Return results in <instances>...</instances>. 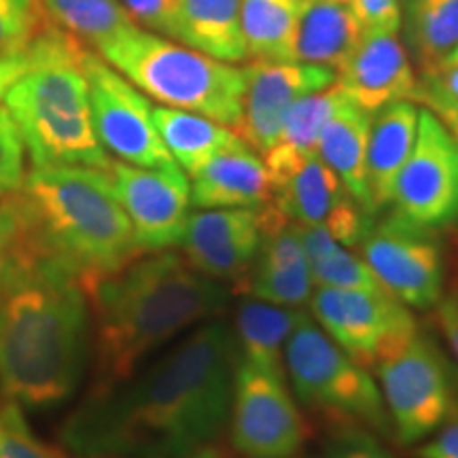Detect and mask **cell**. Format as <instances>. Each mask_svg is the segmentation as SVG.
Instances as JSON below:
<instances>
[{"instance_id": "30bf717a", "label": "cell", "mask_w": 458, "mask_h": 458, "mask_svg": "<svg viewBox=\"0 0 458 458\" xmlns=\"http://www.w3.org/2000/svg\"><path fill=\"white\" fill-rule=\"evenodd\" d=\"M360 259L382 289L416 310H431L444 295V249L435 229L416 225L393 210L371 223L359 242Z\"/></svg>"}, {"instance_id": "d6986e66", "label": "cell", "mask_w": 458, "mask_h": 458, "mask_svg": "<svg viewBox=\"0 0 458 458\" xmlns=\"http://www.w3.org/2000/svg\"><path fill=\"white\" fill-rule=\"evenodd\" d=\"M312 274L303 250L300 225L286 221L263 233L259 255L238 289L255 300L303 308L312 297Z\"/></svg>"}, {"instance_id": "bcb514c9", "label": "cell", "mask_w": 458, "mask_h": 458, "mask_svg": "<svg viewBox=\"0 0 458 458\" xmlns=\"http://www.w3.org/2000/svg\"><path fill=\"white\" fill-rule=\"evenodd\" d=\"M318 3H337V4H352V0H318Z\"/></svg>"}, {"instance_id": "ba28073f", "label": "cell", "mask_w": 458, "mask_h": 458, "mask_svg": "<svg viewBox=\"0 0 458 458\" xmlns=\"http://www.w3.org/2000/svg\"><path fill=\"white\" fill-rule=\"evenodd\" d=\"M374 368L388 420L403 445L431 437L456 410L448 363L420 329Z\"/></svg>"}, {"instance_id": "4316f807", "label": "cell", "mask_w": 458, "mask_h": 458, "mask_svg": "<svg viewBox=\"0 0 458 458\" xmlns=\"http://www.w3.org/2000/svg\"><path fill=\"white\" fill-rule=\"evenodd\" d=\"M153 122L172 159L187 176H191L216 153L242 142L227 125L181 108L153 106Z\"/></svg>"}, {"instance_id": "3957f363", "label": "cell", "mask_w": 458, "mask_h": 458, "mask_svg": "<svg viewBox=\"0 0 458 458\" xmlns=\"http://www.w3.org/2000/svg\"><path fill=\"white\" fill-rule=\"evenodd\" d=\"M94 335V371L88 393H102L130 380L153 352L216 318L229 291L189 266L182 253H140L117 272L85 289Z\"/></svg>"}, {"instance_id": "e0dca14e", "label": "cell", "mask_w": 458, "mask_h": 458, "mask_svg": "<svg viewBox=\"0 0 458 458\" xmlns=\"http://www.w3.org/2000/svg\"><path fill=\"white\" fill-rule=\"evenodd\" d=\"M259 208H199L189 215L181 249L193 270L219 283H240L259 255Z\"/></svg>"}, {"instance_id": "7dc6e473", "label": "cell", "mask_w": 458, "mask_h": 458, "mask_svg": "<svg viewBox=\"0 0 458 458\" xmlns=\"http://www.w3.org/2000/svg\"><path fill=\"white\" fill-rule=\"evenodd\" d=\"M456 246H458V238H456Z\"/></svg>"}, {"instance_id": "4dcf8cb0", "label": "cell", "mask_w": 458, "mask_h": 458, "mask_svg": "<svg viewBox=\"0 0 458 458\" xmlns=\"http://www.w3.org/2000/svg\"><path fill=\"white\" fill-rule=\"evenodd\" d=\"M410 37L425 72L435 71L458 47V0H414Z\"/></svg>"}, {"instance_id": "7c38bea8", "label": "cell", "mask_w": 458, "mask_h": 458, "mask_svg": "<svg viewBox=\"0 0 458 458\" xmlns=\"http://www.w3.org/2000/svg\"><path fill=\"white\" fill-rule=\"evenodd\" d=\"M229 439L240 458H295L306 444V422L286 380L238 359Z\"/></svg>"}, {"instance_id": "e575fe53", "label": "cell", "mask_w": 458, "mask_h": 458, "mask_svg": "<svg viewBox=\"0 0 458 458\" xmlns=\"http://www.w3.org/2000/svg\"><path fill=\"white\" fill-rule=\"evenodd\" d=\"M136 26L176 41L179 38V0H117Z\"/></svg>"}, {"instance_id": "ee69618b", "label": "cell", "mask_w": 458, "mask_h": 458, "mask_svg": "<svg viewBox=\"0 0 458 458\" xmlns=\"http://www.w3.org/2000/svg\"><path fill=\"white\" fill-rule=\"evenodd\" d=\"M189 458H225L223 456V452L216 448V445H206V448H202V450H198L196 454H191Z\"/></svg>"}, {"instance_id": "8992f818", "label": "cell", "mask_w": 458, "mask_h": 458, "mask_svg": "<svg viewBox=\"0 0 458 458\" xmlns=\"http://www.w3.org/2000/svg\"><path fill=\"white\" fill-rule=\"evenodd\" d=\"M96 54L162 106L181 108L236 130L242 117L244 71L131 24Z\"/></svg>"}, {"instance_id": "b9f144b4", "label": "cell", "mask_w": 458, "mask_h": 458, "mask_svg": "<svg viewBox=\"0 0 458 458\" xmlns=\"http://www.w3.org/2000/svg\"><path fill=\"white\" fill-rule=\"evenodd\" d=\"M13 232H15L13 215H11L9 206L0 199V261H3L11 240H13Z\"/></svg>"}, {"instance_id": "7a4b0ae2", "label": "cell", "mask_w": 458, "mask_h": 458, "mask_svg": "<svg viewBox=\"0 0 458 458\" xmlns=\"http://www.w3.org/2000/svg\"><path fill=\"white\" fill-rule=\"evenodd\" d=\"M91 314L83 284L9 244L0 261V386L26 408L64 403L81 382Z\"/></svg>"}, {"instance_id": "7bdbcfd3", "label": "cell", "mask_w": 458, "mask_h": 458, "mask_svg": "<svg viewBox=\"0 0 458 458\" xmlns=\"http://www.w3.org/2000/svg\"><path fill=\"white\" fill-rule=\"evenodd\" d=\"M433 77L442 88L448 91L452 98L458 100V66H439L431 72H425Z\"/></svg>"}, {"instance_id": "f1b7e54d", "label": "cell", "mask_w": 458, "mask_h": 458, "mask_svg": "<svg viewBox=\"0 0 458 458\" xmlns=\"http://www.w3.org/2000/svg\"><path fill=\"white\" fill-rule=\"evenodd\" d=\"M300 233L314 284L331 286V289L385 291L368 263L337 242L327 229L320 225H300Z\"/></svg>"}, {"instance_id": "f35d334b", "label": "cell", "mask_w": 458, "mask_h": 458, "mask_svg": "<svg viewBox=\"0 0 458 458\" xmlns=\"http://www.w3.org/2000/svg\"><path fill=\"white\" fill-rule=\"evenodd\" d=\"M418 458H458V411L454 410L427 444L418 445Z\"/></svg>"}, {"instance_id": "5b68a950", "label": "cell", "mask_w": 458, "mask_h": 458, "mask_svg": "<svg viewBox=\"0 0 458 458\" xmlns=\"http://www.w3.org/2000/svg\"><path fill=\"white\" fill-rule=\"evenodd\" d=\"M88 47L49 21L28 47L30 71L4 94V106L17 123L32 168L89 165L106 170L111 164L91 122L81 68Z\"/></svg>"}, {"instance_id": "f546056e", "label": "cell", "mask_w": 458, "mask_h": 458, "mask_svg": "<svg viewBox=\"0 0 458 458\" xmlns=\"http://www.w3.org/2000/svg\"><path fill=\"white\" fill-rule=\"evenodd\" d=\"M41 4L55 26L91 49L134 24L117 0H41Z\"/></svg>"}, {"instance_id": "277c9868", "label": "cell", "mask_w": 458, "mask_h": 458, "mask_svg": "<svg viewBox=\"0 0 458 458\" xmlns=\"http://www.w3.org/2000/svg\"><path fill=\"white\" fill-rule=\"evenodd\" d=\"M3 202L15 221L11 244L62 267L83 289L142 253L106 170L32 168Z\"/></svg>"}, {"instance_id": "f6af8a7d", "label": "cell", "mask_w": 458, "mask_h": 458, "mask_svg": "<svg viewBox=\"0 0 458 458\" xmlns=\"http://www.w3.org/2000/svg\"><path fill=\"white\" fill-rule=\"evenodd\" d=\"M439 66H458V47H456L454 51H450V55L445 57V60H444ZM439 66H437V68H439Z\"/></svg>"}, {"instance_id": "d590c367", "label": "cell", "mask_w": 458, "mask_h": 458, "mask_svg": "<svg viewBox=\"0 0 458 458\" xmlns=\"http://www.w3.org/2000/svg\"><path fill=\"white\" fill-rule=\"evenodd\" d=\"M416 105H422L428 108L435 117L445 125V130L450 131L452 139L458 145V100L445 91L442 85L435 81L428 74H422V79L418 81V89L414 94Z\"/></svg>"}, {"instance_id": "7402d4cb", "label": "cell", "mask_w": 458, "mask_h": 458, "mask_svg": "<svg viewBox=\"0 0 458 458\" xmlns=\"http://www.w3.org/2000/svg\"><path fill=\"white\" fill-rule=\"evenodd\" d=\"M365 28L351 4L301 0L293 62L344 71L357 51Z\"/></svg>"}, {"instance_id": "ffe728a7", "label": "cell", "mask_w": 458, "mask_h": 458, "mask_svg": "<svg viewBox=\"0 0 458 458\" xmlns=\"http://www.w3.org/2000/svg\"><path fill=\"white\" fill-rule=\"evenodd\" d=\"M189 179L196 208H259L274 199L267 165L244 140L216 153Z\"/></svg>"}, {"instance_id": "6da1fadb", "label": "cell", "mask_w": 458, "mask_h": 458, "mask_svg": "<svg viewBox=\"0 0 458 458\" xmlns=\"http://www.w3.org/2000/svg\"><path fill=\"white\" fill-rule=\"evenodd\" d=\"M236 365L232 325L204 320L145 371L88 393L62 444L79 458H189L229 425Z\"/></svg>"}, {"instance_id": "83f0119b", "label": "cell", "mask_w": 458, "mask_h": 458, "mask_svg": "<svg viewBox=\"0 0 458 458\" xmlns=\"http://www.w3.org/2000/svg\"><path fill=\"white\" fill-rule=\"evenodd\" d=\"M301 0H242V32L249 60L293 62Z\"/></svg>"}, {"instance_id": "cb8c5ba5", "label": "cell", "mask_w": 458, "mask_h": 458, "mask_svg": "<svg viewBox=\"0 0 458 458\" xmlns=\"http://www.w3.org/2000/svg\"><path fill=\"white\" fill-rule=\"evenodd\" d=\"M310 317L303 308H286L261 300H246L236 312L238 359L274 377L286 380L284 346L301 320Z\"/></svg>"}, {"instance_id": "4fadbf2b", "label": "cell", "mask_w": 458, "mask_h": 458, "mask_svg": "<svg viewBox=\"0 0 458 458\" xmlns=\"http://www.w3.org/2000/svg\"><path fill=\"white\" fill-rule=\"evenodd\" d=\"M391 204L403 219L427 229L458 223V145L428 108L418 113L414 147L394 182Z\"/></svg>"}, {"instance_id": "9a60e30c", "label": "cell", "mask_w": 458, "mask_h": 458, "mask_svg": "<svg viewBox=\"0 0 458 458\" xmlns=\"http://www.w3.org/2000/svg\"><path fill=\"white\" fill-rule=\"evenodd\" d=\"M242 71L246 83L242 117L233 131L261 156L276 140L286 113L295 102L337 81L331 68L306 62L250 60Z\"/></svg>"}, {"instance_id": "ab89813d", "label": "cell", "mask_w": 458, "mask_h": 458, "mask_svg": "<svg viewBox=\"0 0 458 458\" xmlns=\"http://www.w3.org/2000/svg\"><path fill=\"white\" fill-rule=\"evenodd\" d=\"M435 317L452 354L458 360V291L442 295V300L435 306Z\"/></svg>"}, {"instance_id": "d4e9b609", "label": "cell", "mask_w": 458, "mask_h": 458, "mask_svg": "<svg viewBox=\"0 0 458 458\" xmlns=\"http://www.w3.org/2000/svg\"><path fill=\"white\" fill-rule=\"evenodd\" d=\"M240 9L242 0H179L176 43L227 64H242L249 51Z\"/></svg>"}, {"instance_id": "1f68e13d", "label": "cell", "mask_w": 458, "mask_h": 458, "mask_svg": "<svg viewBox=\"0 0 458 458\" xmlns=\"http://www.w3.org/2000/svg\"><path fill=\"white\" fill-rule=\"evenodd\" d=\"M49 21L41 0H0V57L24 54Z\"/></svg>"}, {"instance_id": "44dd1931", "label": "cell", "mask_w": 458, "mask_h": 458, "mask_svg": "<svg viewBox=\"0 0 458 458\" xmlns=\"http://www.w3.org/2000/svg\"><path fill=\"white\" fill-rule=\"evenodd\" d=\"M416 102L399 100L374 113L368 142V189L374 215L393 202L394 182L408 162L418 131Z\"/></svg>"}, {"instance_id": "d6a6232c", "label": "cell", "mask_w": 458, "mask_h": 458, "mask_svg": "<svg viewBox=\"0 0 458 458\" xmlns=\"http://www.w3.org/2000/svg\"><path fill=\"white\" fill-rule=\"evenodd\" d=\"M0 458H68L51 448L28 427L24 411L15 401H0Z\"/></svg>"}, {"instance_id": "836d02e7", "label": "cell", "mask_w": 458, "mask_h": 458, "mask_svg": "<svg viewBox=\"0 0 458 458\" xmlns=\"http://www.w3.org/2000/svg\"><path fill=\"white\" fill-rule=\"evenodd\" d=\"M26 147L7 106H0V199L20 189L26 176Z\"/></svg>"}, {"instance_id": "ac0fdd59", "label": "cell", "mask_w": 458, "mask_h": 458, "mask_svg": "<svg viewBox=\"0 0 458 458\" xmlns=\"http://www.w3.org/2000/svg\"><path fill=\"white\" fill-rule=\"evenodd\" d=\"M335 83L352 105L371 114L393 102H414L418 89V79L399 34L382 28L363 32L351 62L337 72Z\"/></svg>"}, {"instance_id": "603a6c76", "label": "cell", "mask_w": 458, "mask_h": 458, "mask_svg": "<svg viewBox=\"0 0 458 458\" xmlns=\"http://www.w3.org/2000/svg\"><path fill=\"white\" fill-rule=\"evenodd\" d=\"M374 114L346 100L320 131L318 157L335 172L348 193L369 216L371 210L368 189V142Z\"/></svg>"}, {"instance_id": "8fae6325", "label": "cell", "mask_w": 458, "mask_h": 458, "mask_svg": "<svg viewBox=\"0 0 458 458\" xmlns=\"http://www.w3.org/2000/svg\"><path fill=\"white\" fill-rule=\"evenodd\" d=\"M308 303L318 327L363 368L397 351L418 331L410 308L386 291L317 286Z\"/></svg>"}, {"instance_id": "52a82bcc", "label": "cell", "mask_w": 458, "mask_h": 458, "mask_svg": "<svg viewBox=\"0 0 458 458\" xmlns=\"http://www.w3.org/2000/svg\"><path fill=\"white\" fill-rule=\"evenodd\" d=\"M284 369L295 397L340 428L388 433L385 399L368 368L348 357L306 317L284 346Z\"/></svg>"}, {"instance_id": "60d3db41", "label": "cell", "mask_w": 458, "mask_h": 458, "mask_svg": "<svg viewBox=\"0 0 458 458\" xmlns=\"http://www.w3.org/2000/svg\"><path fill=\"white\" fill-rule=\"evenodd\" d=\"M30 66H32V57L28 54V49L24 54L0 57V100L4 98V94H7L11 85H13L21 74L30 71Z\"/></svg>"}, {"instance_id": "8d00e7d4", "label": "cell", "mask_w": 458, "mask_h": 458, "mask_svg": "<svg viewBox=\"0 0 458 458\" xmlns=\"http://www.w3.org/2000/svg\"><path fill=\"white\" fill-rule=\"evenodd\" d=\"M327 458H393L380 448L371 435L359 428H342L340 435L329 444Z\"/></svg>"}, {"instance_id": "74e56055", "label": "cell", "mask_w": 458, "mask_h": 458, "mask_svg": "<svg viewBox=\"0 0 458 458\" xmlns=\"http://www.w3.org/2000/svg\"><path fill=\"white\" fill-rule=\"evenodd\" d=\"M352 11L368 28H382V30L399 32L401 7L399 0H352Z\"/></svg>"}, {"instance_id": "5bb4252c", "label": "cell", "mask_w": 458, "mask_h": 458, "mask_svg": "<svg viewBox=\"0 0 458 458\" xmlns=\"http://www.w3.org/2000/svg\"><path fill=\"white\" fill-rule=\"evenodd\" d=\"M106 172L142 253L179 246L191 206V185L185 172L179 165L140 168L119 159H111Z\"/></svg>"}, {"instance_id": "9c48e42d", "label": "cell", "mask_w": 458, "mask_h": 458, "mask_svg": "<svg viewBox=\"0 0 458 458\" xmlns=\"http://www.w3.org/2000/svg\"><path fill=\"white\" fill-rule=\"evenodd\" d=\"M81 68L88 81L91 122L105 151L140 168L179 165L159 139L147 96L94 49L83 51Z\"/></svg>"}, {"instance_id": "484cf974", "label": "cell", "mask_w": 458, "mask_h": 458, "mask_svg": "<svg viewBox=\"0 0 458 458\" xmlns=\"http://www.w3.org/2000/svg\"><path fill=\"white\" fill-rule=\"evenodd\" d=\"M346 100V94L340 89V85L334 83L327 89L295 102L293 108L286 113L276 140L263 153V162L270 172L272 185L289 174L297 164L317 153L320 131L327 125L331 114Z\"/></svg>"}, {"instance_id": "2e32d148", "label": "cell", "mask_w": 458, "mask_h": 458, "mask_svg": "<svg viewBox=\"0 0 458 458\" xmlns=\"http://www.w3.org/2000/svg\"><path fill=\"white\" fill-rule=\"evenodd\" d=\"M274 204L297 225H320L346 249H357L374 216L365 213L318 153L274 182Z\"/></svg>"}]
</instances>
